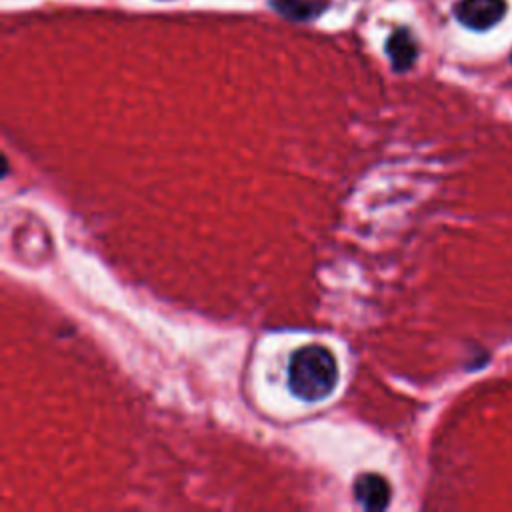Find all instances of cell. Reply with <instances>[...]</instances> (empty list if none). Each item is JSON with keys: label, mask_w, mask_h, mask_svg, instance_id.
Segmentation results:
<instances>
[{"label": "cell", "mask_w": 512, "mask_h": 512, "mask_svg": "<svg viewBox=\"0 0 512 512\" xmlns=\"http://www.w3.org/2000/svg\"><path fill=\"white\" fill-rule=\"evenodd\" d=\"M338 382V366L330 348L306 344L292 352L288 360V386L292 394L306 402H318L332 394Z\"/></svg>", "instance_id": "6da1fadb"}, {"label": "cell", "mask_w": 512, "mask_h": 512, "mask_svg": "<svg viewBox=\"0 0 512 512\" xmlns=\"http://www.w3.org/2000/svg\"><path fill=\"white\" fill-rule=\"evenodd\" d=\"M506 14L504 0H458L454 6L456 20L470 30L484 32L496 26Z\"/></svg>", "instance_id": "7a4b0ae2"}, {"label": "cell", "mask_w": 512, "mask_h": 512, "mask_svg": "<svg viewBox=\"0 0 512 512\" xmlns=\"http://www.w3.org/2000/svg\"><path fill=\"white\" fill-rule=\"evenodd\" d=\"M354 498L368 510H384L390 504L392 488L388 480L376 472L360 474L354 482Z\"/></svg>", "instance_id": "3957f363"}, {"label": "cell", "mask_w": 512, "mask_h": 512, "mask_svg": "<svg viewBox=\"0 0 512 512\" xmlns=\"http://www.w3.org/2000/svg\"><path fill=\"white\" fill-rule=\"evenodd\" d=\"M386 54L396 72H404L412 68V64L418 58V44L410 34V30L406 28L394 30L386 40Z\"/></svg>", "instance_id": "277c9868"}, {"label": "cell", "mask_w": 512, "mask_h": 512, "mask_svg": "<svg viewBox=\"0 0 512 512\" xmlns=\"http://www.w3.org/2000/svg\"><path fill=\"white\" fill-rule=\"evenodd\" d=\"M272 8L294 22H308L314 20L326 6V2L320 0H272Z\"/></svg>", "instance_id": "5b68a950"}, {"label": "cell", "mask_w": 512, "mask_h": 512, "mask_svg": "<svg viewBox=\"0 0 512 512\" xmlns=\"http://www.w3.org/2000/svg\"><path fill=\"white\" fill-rule=\"evenodd\" d=\"M510 62H512V54H510Z\"/></svg>", "instance_id": "8992f818"}]
</instances>
